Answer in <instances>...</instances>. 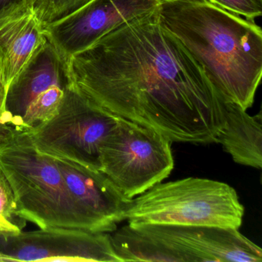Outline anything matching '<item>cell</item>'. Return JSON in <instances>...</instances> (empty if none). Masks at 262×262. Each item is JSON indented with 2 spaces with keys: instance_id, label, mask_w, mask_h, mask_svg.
<instances>
[{
  "instance_id": "cell-1",
  "label": "cell",
  "mask_w": 262,
  "mask_h": 262,
  "mask_svg": "<svg viewBox=\"0 0 262 262\" xmlns=\"http://www.w3.org/2000/svg\"><path fill=\"white\" fill-rule=\"evenodd\" d=\"M157 10L72 56V82L99 106L171 142L216 143L225 102L202 67L161 25Z\"/></svg>"
},
{
  "instance_id": "cell-2",
  "label": "cell",
  "mask_w": 262,
  "mask_h": 262,
  "mask_svg": "<svg viewBox=\"0 0 262 262\" xmlns=\"http://www.w3.org/2000/svg\"><path fill=\"white\" fill-rule=\"evenodd\" d=\"M157 12L224 102L252 106L262 76V30L254 21L207 0H161Z\"/></svg>"
},
{
  "instance_id": "cell-3",
  "label": "cell",
  "mask_w": 262,
  "mask_h": 262,
  "mask_svg": "<svg viewBox=\"0 0 262 262\" xmlns=\"http://www.w3.org/2000/svg\"><path fill=\"white\" fill-rule=\"evenodd\" d=\"M0 171L14 193L18 214L41 229L73 228L108 232L70 192L51 156L39 152L29 136L0 141Z\"/></svg>"
},
{
  "instance_id": "cell-4",
  "label": "cell",
  "mask_w": 262,
  "mask_h": 262,
  "mask_svg": "<svg viewBox=\"0 0 262 262\" xmlns=\"http://www.w3.org/2000/svg\"><path fill=\"white\" fill-rule=\"evenodd\" d=\"M245 208L228 184L187 178L156 184L133 199L128 224L194 225L238 229Z\"/></svg>"
},
{
  "instance_id": "cell-5",
  "label": "cell",
  "mask_w": 262,
  "mask_h": 262,
  "mask_svg": "<svg viewBox=\"0 0 262 262\" xmlns=\"http://www.w3.org/2000/svg\"><path fill=\"white\" fill-rule=\"evenodd\" d=\"M72 84L68 62L47 39L7 88L0 141L39 129L56 114Z\"/></svg>"
},
{
  "instance_id": "cell-6",
  "label": "cell",
  "mask_w": 262,
  "mask_h": 262,
  "mask_svg": "<svg viewBox=\"0 0 262 262\" xmlns=\"http://www.w3.org/2000/svg\"><path fill=\"white\" fill-rule=\"evenodd\" d=\"M171 143L161 133L119 117L101 146V171L124 195L133 199L171 174Z\"/></svg>"
},
{
  "instance_id": "cell-7",
  "label": "cell",
  "mask_w": 262,
  "mask_h": 262,
  "mask_svg": "<svg viewBox=\"0 0 262 262\" xmlns=\"http://www.w3.org/2000/svg\"><path fill=\"white\" fill-rule=\"evenodd\" d=\"M118 119L72 84L54 116L28 136L42 154L101 171L100 148Z\"/></svg>"
},
{
  "instance_id": "cell-8",
  "label": "cell",
  "mask_w": 262,
  "mask_h": 262,
  "mask_svg": "<svg viewBox=\"0 0 262 262\" xmlns=\"http://www.w3.org/2000/svg\"><path fill=\"white\" fill-rule=\"evenodd\" d=\"M0 261L121 260L107 232L52 228L0 235Z\"/></svg>"
},
{
  "instance_id": "cell-9",
  "label": "cell",
  "mask_w": 262,
  "mask_h": 262,
  "mask_svg": "<svg viewBox=\"0 0 262 262\" xmlns=\"http://www.w3.org/2000/svg\"><path fill=\"white\" fill-rule=\"evenodd\" d=\"M172 251L181 262H260V247L238 229L194 225L128 224Z\"/></svg>"
},
{
  "instance_id": "cell-10",
  "label": "cell",
  "mask_w": 262,
  "mask_h": 262,
  "mask_svg": "<svg viewBox=\"0 0 262 262\" xmlns=\"http://www.w3.org/2000/svg\"><path fill=\"white\" fill-rule=\"evenodd\" d=\"M161 0H92L74 13L44 26L47 39L70 58L127 21L157 10Z\"/></svg>"
},
{
  "instance_id": "cell-11",
  "label": "cell",
  "mask_w": 262,
  "mask_h": 262,
  "mask_svg": "<svg viewBox=\"0 0 262 262\" xmlns=\"http://www.w3.org/2000/svg\"><path fill=\"white\" fill-rule=\"evenodd\" d=\"M55 159L73 197L97 217L108 232L117 229L118 224L126 219L133 199L124 195L102 171Z\"/></svg>"
},
{
  "instance_id": "cell-12",
  "label": "cell",
  "mask_w": 262,
  "mask_h": 262,
  "mask_svg": "<svg viewBox=\"0 0 262 262\" xmlns=\"http://www.w3.org/2000/svg\"><path fill=\"white\" fill-rule=\"evenodd\" d=\"M46 41L33 8L0 19V67L7 89Z\"/></svg>"
},
{
  "instance_id": "cell-13",
  "label": "cell",
  "mask_w": 262,
  "mask_h": 262,
  "mask_svg": "<svg viewBox=\"0 0 262 262\" xmlns=\"http://www.w3.org/2000/svg\"><path fill=\"white\" fill-rule=\"evenodd\" d=\"M236 163L260 169L262 166L261 114L251 116L232 102L224 103V125L216 138Z\"/></svg>"
},
{
  "instance_id": "cell-14",
  "label": "cell",
  "mask_w": 262,
  "mask_h": 262,
  "mask_svg": "<svg viewBox=\"0 0 262 262\" xmlns=\"http://www.w3.org/2000/svg\"><path fill=\"white\" fill-rule=\"evenodd\" d=\"M110 236L113 248L121 262H181L172 251L136 231L131 225L115 230Z\"/></svg>"
},
{
  "instance_id": "cell-15",
  "label": "cell",
  "mask_w": 262,
  "mask_h": 262,
  "mask_svg": "<svg viewBox=\"0 0 262 262\" xmlns=\"http://www.w3.org/2000/svg\"><path fill=\"white\" fill-rule=\"evenodd\" d=\"M92 0H35L33 10L44 26L59 20Z\"/></svg>"
},
{
  "instance_id": "cell-16",
  "label": "cell",
  "mask_w": 262,
  "mask_h": 262,
  "mask_svg": "<svg viewBox=\"0 0 262 262\" xmlns=\"http://www.w3.org/2000/svg\"><path fill=\"white\" fill-rule=\"evenodd\" d=\"M0 215L23 231L27 221L18 214L14 193L4 173L0 171Z\"/></svg>"
},
{
  "instance_id": "cell-17",
  "label": "cell",
  "mask_w": 262,
  "mask_h": 262,
  "mask_svg": "<svg viewBox=\"0 0 262 262\" xmlns=\"http://www.w3.org/2000/svg\"><path fill=\"white\" fill-rule=\"evenodd\" d=\"M216 7L254 21L262 16V0H207Z\"/></svg>"
},
{
  "instance_id": "cell-18",
  "label": "cell",
  "mask_w": 262,
  "mask_h": 262,
  "mask_svg": "<svg viewBox=\"0 0 262 262\" xmlns=\"http://www.w3.org/2000/svg\"><path fill=\"white\" fill-rule=\"evenodd\" d=\"M35 0H0V19L27 9L33 8Z\"/></svg>"
},
{
  "instance_id": "cell-19",
  "label": "cell",
  "mask_w": 262,
  "mask_h": 262,
  "mask_svg": "<svg viewBox=\"0 0 262 262\" xmlns=\"http://www.w3.org/2000/svg\"><path fill=\"white\" fill-rule=\"evenodd\" d=\"M17 227L9 222L7 219H4L2 215H0V235L3 234H17L20 232Z\"/></svg>"
},
{
  "instance_id": "cell-20",
  "label": "cell",
  "mask_w": 262,
  "mask_h": 262,
  "mask_svg": "<svg viewBox=\"0 0 262 262\" xmlns=\"http://www.w3.org/2000/svg\"><path fill=\"white\" fill-rule=\"evenodd\" d=\"M7 89L3 77L2 70L0 67V118L4 112V103H5L6 96H7Z\"/></svg>"
}]
</instances>
